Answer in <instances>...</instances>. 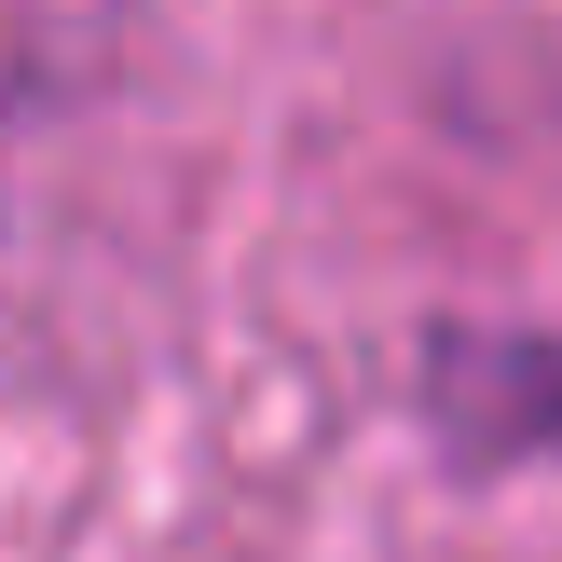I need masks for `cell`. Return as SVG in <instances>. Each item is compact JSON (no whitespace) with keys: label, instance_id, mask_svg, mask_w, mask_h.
Masks as SVG:
<instances>
[]
</instances>
